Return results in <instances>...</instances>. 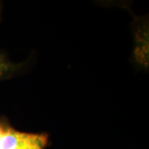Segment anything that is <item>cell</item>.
I'll return each mask as SVG.
<instances>
[{
	"instance_id": "obj_2",
	"label": "cell",
	"mask_w": 149,
	"mask_h": 149,
	"mask_svg": "<svg viewBox=\"0 0 149 149\" xmlns=\"http://www.w3.org/2000/svg\"><path fill=\"white\" fill-rule=\"evenodd\" d=\"M8 70V65L3 59L0 56V77Z\"/></svg>"
},
{
	"instance_id": "obj_1",
	"label": "cell",
	"mask_w": 149,
	"mask_h": 149,
	"mask_svg": "<svg viewBox=\"0 0 149 149\" xmlns=\"http://www.w3.org/2000/svg\"><path fill=\"white\" fill-rule=\"evenodd\" d=\"M47 141L45 133H23L0 123V149H45Z\"/></svg>"
}]
</instances>
